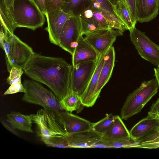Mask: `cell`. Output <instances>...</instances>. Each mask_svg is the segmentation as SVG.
<instances>
[{
	"instance_id": "8",
	"label": "cell",
	"mask_w": 159,
	"mask_h": 159,
	"mask_svg": "<svg viewBox=\"0 0 159 159\" xmlns=\"http://www.w3.org/2000/svg\"><path fill=\"white\" fill-rule=\"evenodd\" d=\"M130 40L143 58L159 67V46L135 27L129 30Z\"/></svg>"
},
{
	"instance_id": "37",
	"label": "cell",
	"mask_w": 159,
	"mask_h": 159,
	"mask_svg": "<svg viewBox=\"0 0 159 159\" xmlns=\"http://www.w3.org/2000/svg\"><path fill=\"white\" fill-rule=\"evenodd\" d=\"M110 0L111 1V3L114 6H115L117 3V0Z\"/></svg>"
},
{
	"instance_id": "19",
	"label": "cell",
	"mask_w": 159,
	"mask_h": 159,
	"mask_svg": "<svg viewBox=\"0 0 159 159\" xmlns=\"http://www.w3.org/2000/svg\"><path fill=\"white\" fill-rule=\"evenodd\" d=\"M105 53L99 56L95 70L91 80L85 92L80 97L82 104L84 107H88L90 100L96 90L100 74L105 61Z\"/></svg>"
},
{
	"instance_id": "22",
	"label": "cell",
	"mask_w": 159,
	"mask_h": 159,
	"mask_svg": "<svg viewBox=\"0 0 159 159\" xmlns=\"http://www.w3.org/2000/svg\"><path fill=\"white\" fill-rule=\"evenodd\" d=\"M113 123L102 137L115 139H130L129 132L119 116H114Z\"/></svg>"
},
{
	"instance_id": "2",
	"label": "cell",
	"mask_w": 159,
	"mask_h": 159,
	"mask_svg": "<svg viewBox=\"0 0 159 159\" xmlns=\"http://www.w3.org/2000/svg\"><path fill=\"white\" fill-rule=\"evenodd\" d=\"M59 111L43 108L28 115L37 127V136L47 146L70 148L67 132Z\"/></svg>"
},
{
	"instance_id": "7",
	"label": "cell",
	"mask_w": 159,
	"mask_h": 159,
	"mask_svg": "<svg viewBox=\"0 0 159 159\" xmlns=\"http://www.w3.org/2000/svg\"><path fill=\"white\" fill-rule=\"evenodd\" d=\"M129 133L131 138L139 143L138 146L159 143V117L148 112L147 116L136 124Z\"/></svg>"
},
{
	"instance_id": "33",
	"label": "cell",
	"mask_w": 159,
	"mask_h": 159,
	"mask_svg": "<svg viewBox=\"0 0 159 159\" xmlns=\"http://www.w3.org/2000/svg\"><path fill=\"white\" fill-rule=\"evenodd\" d=\"M150 113L155 114L159 117V99L152 105L148 112Z\"/></svg>"
},
{
	"instance_id": "38",
	"label": "cell",
	"mask_w": 159,
	"mask_h": 159,
	"mask_svg": "<svg viewBox=\"0 0 159 159\" xmlns=\"http://www.w3.org/2000/svg\"><path fill=\"white\" fill-rule=\"evenodd\" d=\"M158 99H159V98H158Z\"/></svg>"
},
{
	"instance_id": "3",
	"label": "cell",
	"mask_w": 159,
	"mask_h": 159,
	"mask_svg": "<svg viewBox=\"0 0 159 159\" xmlns=\"http://www.w3.org/2000/svg\"><path fill=\"white\" fill-rule=\"evenodd\" d=\"M0 25V45L5 52L7 71L9 72L14 66L23 70L34 52L28 44Z\"/></svg>"
},
{
	"instance_id": "25",
	"label": "cell",
	"mask_w": 159,
	"mask_h": 159,
	"mask_svg": "<svg viewBox=\"0 0 159 159\" xmlns=\"http://www.w3.org/2000/svg\"><path fill=\"white\" fill-rule=\"evenodd\" d=\"M116 12L124 24L126 30H129L135 27L132 23L130 15L125 0L117 1L115 6Z\"/></svg>"
},
{
	"instance_id": "35",
	"label": "cell",
	"mask_w": 159,
	"mask_h": 159,
	"mask_svg": "<svg viewBox=\"0 0 159 159\" xmlns=\"http://www.w3.org/2000/svg\"><path fill=\"white\" fill-rule=\"evenodd\" d=\"M1 122L2 125H3V126L6 128H7L11 132L15 135H18L17 132H16V131L15 130V129H13L11 126V127L10 126L8 125H7L6 123L3 121L2 120V121L1 120Z\"/></svg>"
},
{
	"instance_id": "29",
	"label": "cell",
	"mask_w": 159,
	"mask_h": 159,
	"mask_svg": "<svg viewBox=\"0 0 159 159\" xmlns=\"http://www.w3.org/2000/svg\"><path fill=\"white\" fill-rule=\"evenodd\" d=\"M23 71L21 69L13 67L9 72V75L7 80V83L11 85L21 81V77Z\"/></svg>"
},
{
	"instance_id": "17",
	"label": "cell",
	"mask_w": 159,
	"mask_h": 159,
	"mask_svg": "<svg viewBox=\"0 0 159 159\" xmlns=\"http://www.w3.org/2000/svg\"><path fill=\"white\" fill-rule=\"evenodd\" d=\"M102 137V135L91 129L70 134L68 139L70 148H91Z\"/></svg>"
},
{
	"instance_id": "30",
	"label": "cell",
	"mask_w": 159,
	"mask_h": 159,
	"mask_svg": "<svg viewBox=\"0 0 159 159\" xmlns=\"http://www.w3.org/2000/svg\"><path fill=\"white\" fill-rule=\"evenodd\" d=\"M63 0H45V13L51 11L61 10Z\"/></svg>"
},
{
	"instance_id": "24",
	"label": "cell",
	"mask_w": 159,
	"mask_h": 159,
	"mask_svg": "<svg viewBox=\"0 0 159 159\" xmlns=\"http://www.w3.org/2000/svg\"><path fill=\"white\" fill-rule=\"evenodd\" d=\"M60 103L64 110L70 113L75 111L79 112L84 107L82 104L80 97L72 91L60 101Z\"/></svg>"
},
{
	"instance_id": "13",
	"label": "cell",
	"mask_w": 159,
	"mask_h": 159,
	"mask_svg": "<svg viewBox=\"0 0 159 159\" xmlns=\"http://www.w3.org/2000/svg\"><path fill=\"white\" fill-rule=\"evenodd\" d=\"M115 52L112 46L105 52V61L101 69L96 90L91 98L88 107H92L99 97L102 89L110 78L115 65Z\"/></svg>"
},
{
	"instance_id": "5",
	"label": "cell",
	"mask_w": 159,
	"mask_h": 159,
	"mask_svg": "<svg viewBox=\"0 0 159 159\" xmlns=\"http://www.w3.org/2000/svg\"><path fill=\"white\" fill-rule=\"evenodd\" d=\"M44 15L31 0H15L13 18L16 28L34 30L44 24Z\"/></svg>"
},
{
	"instance_id": "14",
	"label": "cell",
	"mask_w": 159,
	"mask_h": 159,
	"mask_svg": "<svg viewBox=\"0 0 159 159\" xmlns=\"http://www.w3.org/2000/svg\"><path fill=\"white\" fill-rule=\"evenodd\" d=\"M91 4L104 16L110 28L123 34L126 27L116 12L115 6L110 0H90Z\"/></svg>"
},
{
	"instance_id": "28",
	"label": "cell",
	"mask_w": 159,
	"mask_h": 159,
	"mask_svg": "<svg viewBox=\"0 0 159 159\" xmlns=\"http://www.w3.org/2000/svg\"><path fill=\"white\" fill-rule=\"evenodd\" d=\"M78 17L81 35H86L97 31L105 29L93 22L81 17Z\"/></svg>"
},
{
	"instance_id": "23",
	"label": "cell",
	"mask_w": 159,
	"mask_h": 159,
	"mask_svg": "<svg viewBox=\"0 0 159 159\" xmlns=\"http://www.w3.org/2000/svg\"><path fill=\"white\" fill-rule=\"evenodd\" d=\"M91 5L90 0H63L61 10L72 16L77 17Z\"/></svg>"
},
{
	"instance_id": "34",
	"label": "cell",
	"mask_w": 159,
	"mask_h": 159,
	"mask_svg": "<svg viewBox=\"0 0 159 159\" xmlns=\"http://www.w3.org/2000/svg\"><path fill=\"white\" fill-rule=\"evenodd\" d=\"M38 7L42 12L45 15V0H31Z\"/></svg>"
},
{
	"instance_id": "9",
	"label": "cell",
	"mask_w": 159,
	"mask_h": 159,
	"mask_svg": "<svg viewBox=\"0 0 159 159\" xmlns=\"http://www.w3.org/2000/svg\"><path fill=\"white\" fill-rule=\"evenodd\" d=\"M98 60V59L97 60L85 61L74 66H72L71 75V91L75 93L80 97L83 95L93 75Z\"/></svg>"
},
{
	"instance_id": "12",
	"label": "cell",
	"mask_w": 159,
	"mask_h": 159,
	"mask_svg": "<svg viewBox=\"0 0 159 159\" xmlns=\"http://www.w3.org/2000/svg\"><path fill=\"white\" fill-rule=\"evenodd\" d=\"M48 26L46 30L48 31L50 41L58 46L60 34L67 20L71 16L61 10H54L45 14Z\"/></svg>"
},
{
	"instance_id": "11",
	"label": "cell",
	"mask_w": 159,
	"mask_h": 159,
	"mask_svg": "<svg viewBox=\"0 0 159 159\" xmlns=\"http://www.w3.org/2000/svg\"><path fill=\"white\" fill-rule=\"evenodd\" d=\"M123 35L119 31L110 28L90 33L85 35L84 38L99 56L112 46L117 36Z\"/></svg>"
},
{
	"instance_id": "26",
	"label": "cell",
	"mask_w": 159,
	"mask_h": 159,
	"mask_svg": "<svg viewBox=\"0 0 159 159\" xmlns=\"http://www.w3.org/2000/svg\"><path fill=\"white\" fill-rule=\"evenodd\" d=\"M100 141L103 144V148H128L136 147L139 144L131 138L115 139L102 137Z\"/></svg>"
},
{
	"instance_id": "27",
	"label": "cell",
	"mask_w": 159,
	"mask_h": 159,
	"mask_svg": "<svg viewBox=\"0 0 159 159\" xmlns=\"http://www.w3.org/2000/svg\"><path fill=\"white\" fill-rule=\"evenodd\" d=\"M114 116L108 115L98 122L93 123L92 129L102 135L108 131L112 125L114 120Z\"/></svg>"
},
{
	"instance_id": "36",
	"label": "cell",
	"mask_w": 159,
	"mask_h": 159,
	"mask_svg": "<svg viewBox=\"0 0 159 159\" xmlns=\"http://www.w3.org/2000/svg\"><path fill=\"white\" fill-rule=\"evenodd\" d=\"M154 75L157 82L159 88V67L154 68Z\"/></svg>"
},
{
	"instance_id": "21",
	"label": "cell",
	"mask_w": 159,
	"mask_h": 159,
	"mask_svg": "<svg viewBox=\"0 0 159 159\" xmlns=\"http://www.w3.org/2000/svg\"><path fill=\"white\" fill-rule=\"evenodd\" d=\"M7 121L15 129L33 133L32 128L33 122L28 115L19 112L12 111L7 115Z\"/></svg>"
},
{
	"instance_id": "1",
	"label": "cell",
	"mask_w": 159,
	"mask_h": 159,
	"mask_svg": "<svg viewBox=\"0 0 159 159\" xmlns=\"http://www.w3.org/2000/svg\"><path fill=\"white\" fill-rule=\"evenodd\" d=\"M72 67L62 58L34 52L23 70L27 76L48 87L60 101L71 91Z\"/></svg>"
},
{
	"instance_id": "16",
	"label": "cell",
	"mask_w": 159,
	"mask_h": 159,
	"mask_svg": "<svg viewBox=\"0 0 159 159\" xmlns=\"http://www.w3.org/2000/svg\"><path fill=\"white\" fill-rule=\"evenodd\" d=\"M72 56L73 66L82 62L97 60L99 56L82 35L80 37L77 46Z\"/></svg>"
},
{
	"instance_id": "31",
	"label": "cell",
	"mask_w": 159,
	"mask_h": 159,
	"mask_svg": "<svg viewBox=\"0 0 159 159\" xmlns=\"http://www.w3.org/2000/svg\"><path fill=\"white\" fill-rule=\"evenodd\" d=\"M19 92L24 93L25 92V89L21 81L10 85L9 87L4 93V94H11Z\"/></svg>"
},
{
	"instance_id": "39",
	"label": "cell",
	"mask_w": 159,
	"mask_h": 159,
	"mask_svg": "<svg viewBox=\"0 0 159 159\" xmlns=\"http://www.w3.org/2000/svg\"></svg>"
},
{
	"instance_id": "15",
	"label": "cell",
	"mask_w": 159,
	"mask_h": 159,
	"mask_svg": "<svg viewBox=\"0 0 159 159\" xmlns=\"http://www.w3.org/2000/svg\"><path fill=\"white\" fill-rule=\"evenodd\" d=\"M137 22L149 21L158 13L159 0H135Z\"/></svg>"
},
{
	"instance_id": "32",
	"label": "cell",
	"mask_w": 159,
	"mask_h": 159,
	"mask_svg": "<svg viewBox=\"0 0 159 159\" xmlns=\"http://www.w3.org/2000/svg\"><path fill=\"white\" fill-rule=\"evenodd\" d=\"M120 0H117V1ZM128 8L132 21L133 25L135 26L137 22L136 14L135 0H125Z\"/></svg>"
},
{
	"instance_id": "10",
	"label": "cell",
	"mask_w": 159,
	"mask_h": 159,
	"mask_svg": "<svg viewBox=\"0 0 159 159\" xmlns=\"http://www.w3.org/2000/svg\"><path fill=\"white\" fill-rule=\"evenodd\" d=\"M80 35L78 17L71 16L66 21L61 30L58 46L72 55Z\"/></svg>"
},
{
	"instance_id": "20",
	"label": "cell",
	"mask_w": 159,
	"mask_h": 159,
	"mask_svg": "<svg viewBox=\"0 0 159 159\" xmlns=\"http://www.w3.org/2000/svg\"><path fill=\"white\" fill-rule=\"evenodd\" d=\"M15 0H0V24L11 33L16 28L13 18Z\"/></svg>"
},
{
	"instance_id": "4",
	"label": "cell",
	"mask_w": 159,
	"mask_h": 159,
	"mask_svg": "<svg viewBox=\"0 0 159 159\" xmlns=\"http://www.w3.org/2000/svg\"><path fill=\"white\" fill-rule=\"evenodd\" d=\"M156 79L142 82L139 87L127 97L120 112L122 119L127 120L139 112L158 91Z\"/></svg>"
},
{
	"instance_id": "6",
	"label": "cell",
	"mask_w": 159,
	"mask_h": 159,
	"mask_svg": "<svg viewBox=\"0 0 159 159\" xmlns=\"http://www.w3.org/2000/svg\"><path fill=\"white\" fill-rule=\"evenodd\" d=\"M25 92L22 101L40 105L44 108L55 110L60 111L64 110L60 101L51 91L34 80H25L23 83Z\"/></svg>"
},
{
	"instance_id": "18",
	"label": "cell",
	"mask_w": 159,
	"mask_h": 159,
	"mask_svg": "<svg viewBox=\"0 0 159 159\" xmlns=\"http://www.w3.org/2000/svg\"><path fill=\"white\" fill-rule=\"evenodd\" d=\"M66 129L69 134L84 132L92 129V123L66 111L60 112Z\"/></svg>"
}]
</instances>
